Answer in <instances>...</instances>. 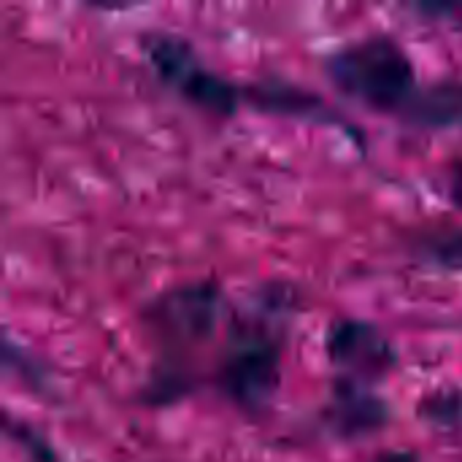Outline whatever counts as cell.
Here are the masks:
<instances>
[{
	"label": "cell",
	"mask_w": 462,
	"mask_h": 462,
	"mask_svg": "<svg viewBox=\"0 0 462 462\" xmlns=\"http://www.w3.org/2000/svg\"><path fill=\"white\" fill-rule=\"evenodd\" d=\"M325 73L341 95L379 114L403 116L420 92L414 60L393 35H368L336 49Z\"/></svg>",
	"instance_id": "cell-1"
},
{
	"label": "cell",
	"mask_w": 462,
	"mask_h": 462,
	"mask_svg": "<svg viewBox=\"0 0 462 462\" xmlns=\"http://www.w3.org/2000/svg\"><path fill=\"white\" fill-rule=\"evenodd\" d=\"M260 314L236 325L217 368L219 393L244 414H263L282 384V338Z\"/></svg>",
	"instance_id": "cell-2"
},
{
	"label": "cell",
	"mask_w": 462,
	"mask_h": 462,
	"mask_svg": "<svg viewBox=\"0 0 462 462\" xmlns=\"http://www.w3.org/2000/svg\"><path fill=\"white\" fill-rule=\"evenodd\" d=\"M141 51L154 73L200 111L214 116H233L238 111L244 89L208 70L187 38L176 32H143Z\"/></svg>",
	"instance_id": "cell-3"
},
{
	"label": "cell",
	"mask_w": 462,
	"mask_h": 462,
	"mask_svg": "<svg viewBox=\"0 0 462 462\" xmlns=\"http://www.w3.org/2000/svg\"><path fill=\"white\" fill-rule=\"evenodd\" d=\"M222 311L225 292L217 282H187L149 300L146 325L168 346L187 349L211 338Z\"/></svg>",
	"instance_id": "cell-4"
},
{
	"label": "cell",
	"mask_w": 462,
	"mask_h": 462,
	"mask_svg": "<svg viewBox=\"0 0 462 462\" xmlns=\"http://www.w3.org/2000/svg\"><path fill=\"white\" fill-rule=\"evenodd\" d=\"M325 355L338 371V379L365 387H374L376 382L387 379L398 365L395 346L382 333V328L355 317L336 319L328 328Z\"/></svg>",
	"instance_id": "cell-5"
},
{
	"label": "cell",
	"mask_w": 462,
	"mask_h": 462,
	"mask_svg": "<svg viewBox=\"0 0 462 462\" xmlns=\"http://www.w3.org/2000/svg\"><path fill=\"white\" fill-rule=\"evenodd\" d=\"M328 428L346 441L376 436L390 422V406L365 384L336 379L333 398L325 409Z\"/></svg>",
	"instance_id": "cell-6"
},
{
	"label": "cell",
	"mask_w": 462,
	"mask_h": 462,
	"mask_svg": "<svg viewBox=\"0 0 462 462\" xmlns=\"http://www.w3.org/2000/svg\"><path fill=\"white\" fill-rule=\"evenodd\" d=\"M244 97H249L257 111H271L282 116H295V119H309V122H336L344 125L341 116L330 111V106L317 97L309 89H300L295 84L273 81V84H254L244 89Z\"/></svg>",
	"instance_id": "cell-7"
},
{
	"label": "cell",
	"mask_w": 462,
	"mask_h": 462,
	"mask_svg": "<svg viewBox=\"0 0 462 462\" xmlns=\"http://www.w3.org/2000/svg\"><path fill=\"white\" fill-rule=\"evenodd\" d=\"M403 119L425 130H444L462 125V81H436L420 87Z\"/></svg>",
	"instance_id": "cell-8"
},
{
	"label": "cell",
	"mask_w": 462,
	"mask_h": 462,
	"mask_svg": "<svg viewBox=\"0 0 462 462\" xmlns=\"http://www.w3.org/2000/svg\"><path fill=\"white\" fill-rule=\"evenodd\" d=\"M420 254L433 265L460 271L462 268V230H428L417 238Z\"/></svg>",
	"instance_id": "cell-9"
},
{
	"label": "cell",
	"mask_w": 462,
	"mask_h": 462,
	"mask_svg": "<svg viewBox=\"0 0 462 462\" xmlns=\"http://www.w3.org/2000/svg\"><path fill=\"white\" fill-rule=\"evenodd\" d=\"M5 436L30 457V462H60L54 447L46 441V436L38 433L35 428H30L27 422H16V420L5 417Z\"/></svg>",
	"instance_id": "cell-10"
},
{
	"label": "cell",
	"mask_w": 462,
	"mask_h": 462,
	"mask_svg": "<svg viewBox=\"0 0 462 462\" xmlns=\"http://www.w3.org/2000/svg\"><path fill=\"white\" fill-rule=\"evenodd\" d=\"M420 414L433 425H455L462 417V393H436L420 403Z\"/></svg>",
	"instance_id": "cell-11"
},
{
	"label": "cell",
	"mask_w": 462,
	"mask_h": 462,
	"mask_svg": "<svg viewBox=\"0 0 462 462\" xmlns=\"http://www.w3.org/2000/svg\"><path fill=\"white\" fill-rule=\"evenodd\" d=\"M414 11L422 14L425 19L444 22L455 30H462V0H455V3H417Z\"/></svg>",
	"instance_id": "cell-12"
},
{
	"label": "cell",
	"mask_w": 462,
	"mask_h": 462,
	"mask_svg": "<svg viewBox=\"0 0 462 462\" xmlns=\"http://www.w3.org/2000/svg\"><path fill=\"white\" fill-rule=\"evenodd\" d=\"M449 198H452V203L462 211V160H457L452 165V173H449Z\"/></svg>",
	"instance_id": "cell-13"
},
{
	"label": "cell",
	"mask_w": 462,
	"mask_h": 462,
	"mask_svg": "<svg viewBox=\"0 0 462 462\" xmlns=\"http://www.w3.org/2000/svg\"><path fill=\"white\" fill-rule=\"evenodd\" d=\"M374 462H420L417 452L409 449H393V452H382Z\"/></svg>",
	"instance_id": "cell-14"
}]
</instances>
